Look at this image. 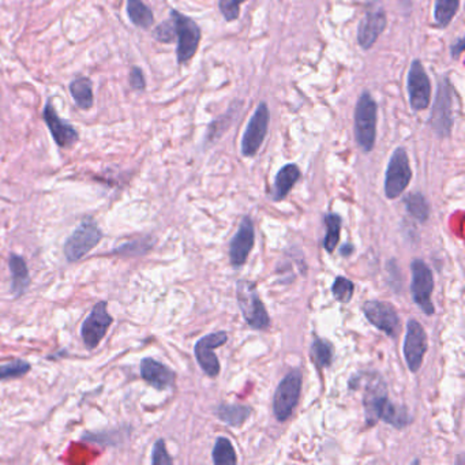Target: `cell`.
<instances>
[{
  "label": "cell",
  "mask_w": 465,
  "mask_h": 465,
  "mask_svg": "<svg viewBox=\"0 0 465 465\" xmlns=\"http://www.w3.org/2000/svg\"><path fill=\"white\" fill-rule=\"evenodd\" d=\"M112 324V317L107 311V302H98L89 317L83 321L81 334L88 349H95L107 334Z\"/></svg>",
  "instance_id": "cell-14"
},
{
  "label": "cell",
  "mask_w": 465,
  "mask_h": 465,
  "mask_svg": "<svg viewBox=\"0 0 465 465\" xmlns=\"http://www.w3.org/2000/svg\"><path fill=\"white\" fill-rule=\"evenodd\" d=\"M255 242V230L252 217H243L239 230L235 233L231 246H230V258L233 268H240L246 264Z\"/></svg>",
  "instance_id": "cell-17"
},
{
  "label": "cell",
  "mask_w": 465,
  "mask_h": 465,
  "mask_svg": "<svg viewBox=\"0 0 465 465\" xmlns=\"http://www.w3.org/2000/svg\"><path fill=\"white\" fill-rule=\"evenodd\" d=\"M409 105L413 111H425L431 102V82L423 63L415 59L411 63L407 78Z\"/></svg>",
  "instance_id": "cell-10"
},
{
  "label": "cell",
  "mask_w": 465,
  "mask_h": 465,
  "mask_svg": "<svg viewBox=\"0 0 465 465\" xmlns=\"http://www.w3.org/2000/svg\"><path fill=\"white\" fill-rule=\"evenodd\" d=\"M377 122H378V104L365 90L356 102L353 114V133L358 146L363 152H371L377 141Z\"/></svg>",
  "instance_id": "cell-1"
},
{
  "label": "cell",
  "mask_w": 465,
  "mask_h": 465,
  "mask_svg": "<svg viewBox=\"0 0 465 465\" xmlns=\"http://www.w3.org/2000/svg\"><path fill=\"white\" fill-rule=\"evenodd\" d=\"M388 16L384 8L368 10L358 26V42L363 49H371L379 39L382 32L387 29Z\"/></svg>",
  "instance_id": "cell-18"
},
{
  "label": "cell",
  "mask_w": 465,
  "mask_h": 465,
  "mask_svg": "<svg viewBox=\"0 0 465 465\" xmlns=\"http://www.w3.org/2000/svg\"><path fill=\"white\" fill-rule=\"evenodd\" d=\"M353 290H355L353 283L343 276H339L331 286V293L334 299L340 303H349L353 296Z\"/></svg>",
  "instance_id": "cell-32"
},
{
  "label": "cell",
  "mask_w": 465,
  "mask_h": 465,
  "mask_svg": "<svg viewBox=\"0 0 465 465\" xmlns=\"http://www.w3.org/2000/svg\"><path fill=\"white\" fill-rule=\"evenodd\" d=\"M381 419L390 426L396 428H404L411 423V416L408 413L407 408L394 406L390 400L385 404L381 412Z\"/></svg>",
  "instance_id": "cell-27"
},
{
  "label": "cell",
  "mask_w": 465,
  "mask_h": 465,
  "mask_svg": "<svg viewBox=\"0 0 465 465\" xmlns=\"http://www.w3.org/2000/svg\"><path fill=\"white\" fill-rule=\"evenodd\" d=\"M367 384L365 390V413L366 425L374 426L381 419V412L389 401L388 389L382 377L377 372L367 374Z\"/></svg>",
  "instance_id": "cell-12"
},
{
  "label": "cell",
  "mask_w": 465,
  "mask_h": 465,
  "mask_svg": "<svg viewBox=\"0 0 465 465\" xmlns=\"http://www.w3.org/2000/svg\"><path fill=\"white\" fill-rule=\"evenodd\" d=\"M247 0H218V8L225 22H233L240 16V7Z\"/></svg>",
  "instance_id": "cell-35"
},
{
  "label": "cell",
  "mask_w": 465,
  "mask_h": 465,
  "mask_svg": "<svg viewBox=\"0 0 465 465\" xmlns=\"http://www.w3.org/2000/svg\"><path fill=\"white\" fill-rule=\"evenodd\" d=\"M465 49V39L461 36V37H459L457 40H454L453 42H452V45H450V55H452V58L453 59H459L461 55H463V52H464Z\"/></svg>",
  "instance_id": "cell-38"
},
{
  "label": "cell",
  "mask_w": 465,
  "mask_h": 465,
  "mask_svg": "<svg viewBox=\"0 0 465 465\" xmlns=\"http://www.w3.org/2000/svg\"><path fill=\"white\" fill-rule=\"evenodd\" d=\"M216 413L220 420L228 426H243L252 415V408L239 404H221L216 409Z\"/></svg>",
  "instance_id": "cell-23"
},
{
  "label": "cell",
  "mask_w": 465,
  "mask_h": 465,
  "mask_svg": "<svg viewBox=\"0 0 465 465\" xmlns=\"http://www.w3.org/2000/svg\"><path fill=\"white\" fill-rule=\"evenodd\" d=\"M172 459L170 457L167 449H165V442L164 440H158L153 447V456H152V463L153 464H172Z\"/></svg>",
  "instance_id": "cell-36"
},
{
  "label": "cell",
  "mask_w": 465,
  "mask_h": 465,
  "mask_svg": "<svg viewBox=\"0 0 465 465\" xmlns=\"http://www.w3.org/2000/svg\"><path fill=\"white\" fill-rule=\"evenodd\" d=\"M311 360L318 368L329 367L333 362V346L329 341L315 337L311 344Z\"/></svg>",
  "instance_id": "cell-26"
},
{
  "label": "cell",
  "mask_w": 465,
  "mask_h": 465,
  "mask_svg": "<svg viewBox=\"0 0 465 465\" xmlns=\"http://www.w3.org/2000/svg\"><path fill=\"white\" fill-rule=\"evenodd\" d=\"M302 392V371L299 368L291 370L278 384L273 399V412L278 422L290 419L295 407L298 406Z\"/></svg>",
  "instance_id": "cell-5"
},
{
  "label": "cell",
  "mask_w": 465,
  "mask_h": 465,
  "mask_svg": "<svg viewBox=\"0 0 465 465\" xmlns=\"http://www.w3.org/2000/svg\"><path fill=\"white\" fill-rule=\"evenodd\" d=\"M130 86H131V89L138 90V92H142L146 88L143 71L139 67H133L130 71Z\"/></svg>",
  "instance_id": "cell-37"
},
{
  "label": "cell",
  "mask_w": 465,
  "mask_h": 465,
  "mask_svg": "<svg viewBox=\"0 0 465 465\" xmlns=\"http://www.w3.org/2000/svg\"><path fill=\"white\" fill-rule=\"evenodd\" d=\"M341 255H346V257H349L352 252H353V247L351 245H347V246H343L341 249Z\"/></svg>",
  "instance_id": "cell-39"
},
{
  "label": "cell",
  "mask_w": 465,
  "mask_h": 465,
  "mask_svg": "<svg viewBox=\"0 0 465 465\" xmlns=\"http://www.w3.org/2000/svg\"><path fill=\"white\" fill-rule=\"evenodd\" d=\"M242 102L237 104V107L240 105ZM237 107H236V102H233L232 107L228 110V112L223 117H218L213 120L208 129V141L213 142L216 139H218L220 136H223L225 133V130L232 124L233 119H235V115L237 114Z\"/></svg>",
  "instance_id": "cell-31"
},
{
  "label": "cell",
  "mask_w": 465,
  "mask_h": 465,
  "mask_svg": "<svg viewBox=\"0 0 465 465\" xmlns=\"http://www.w3.org/2000/svg\"><path fill=\"white\" fill-rule=\"evenodd\" d=\"M412 284L411 292L416 306L426 315H432L435 307L431 302V293L434 291V276L425 261L413 259L411 262Z\"/></svg>",
  "instance_id": "cell-8"
},
{
  "label": "cell",
  "mask_w": 465,
  "mask_h": 465,
  "mask_svg": "<svg viewBox=\"0 0 465 465\" xmlns=\"http://www.w3.org/2000/svg\"><path fill=\"white\" fill-rule=\"evenodd\" d=\"M456 92L447 77L438 81L437 96L432 104V111L428 117V124L440 138H447L453 129V98Z\"/></svg>",
  "instance_id": "cell-3"
},
{
  "label": "cell",
  "mask_w": 465,
  "mask_h": 465,
  "mask_svg": "<svg viewBox=\"0 0 465 465\" xmlns=\"http://www.w3.org/2000/svg\"><path fill=\"white\" fill-rule=\"evenodd\" d=\"M236 299L243 318L250 328L257 330L271 328V318L258 295L254 281L245 278L239 280L236 284Z\"/></svg>",
  "instance_id": "cell-2"
},
{
  "label": "cell",
  "mask_w": 465,
  "mask_h": 465,
  "mask_svg": "<svg viewBox=\"0 0 465 465\" xmlns=\"http://www.w3.org/2000/svg\"><path fill=\"white\" fill-rule=\"evenodd\" d=\"M70 93L79 110L89 111L93 107V82L88 77H77L70 83Z\"/></svg>",
  "instance_id": "cell-21"
},
{
  "label": "cell",
  "mask_w": 465,
  "mask_h": 465,
  "mask_svg": "<svg viewBox=\"0 0 465 465\" xmlns=\"http://www.w3.org/2000/svg\"><path fill=\"white\" fill-rule=\"evenodd\" d=\"M8 265H10L11 276H13L11 290H13L16 296H20L23 292L26 291V288L30 283L28 265H26V262L22 257L16 255V254L10 255Z\"/></svg>",
  "instance_id": "cell-22"
},
{
  "label": "cell",
  "mask_w": 465,
  "mask_h": 465,
  "mask_svg": "<svg viewBox=\"0 0 465 465\" xmlns=\"http://www.w3.org/2000/svg\"><path fill=\"white\" fill-rule=\"evenodd\" d=\"M228 341V334L225 331H216L211 333L201 340L196 341L195 344L194 353L196 358V362L202 371L216 378L220 372V362L214 353V349L220 348Z\"/></svg>",
  "instance_id": "cell-13"
},
{
  "label": "cell",
  "mask_w": 465,
  "mask_h": 465,
  "mask_svg": "<svg viewBox=\"0 0 465 465\" xmlns=\"http://www.w3.org/2000/svg\"><path fill=\"white\" fill-rule=\"evenodd\" d=\"M141 377L149 385L155 387L158 390H165L174 387V371L152 358H145L141 362Z\"/></svg>",
  "instance_id": "cell-19"
},
{
  "label": "cell",
  "mask_w": 465,
  "mask_h": 465,
  "mask_svg": "<svg viewBox=\"0 0 465 465\" xmlns=\"http://www.w3.org/2000/svg\"><path fill=\"white\" fill-rule=\"evenodd\" d=\"M171 20H174L177 41L176 58L177 63L182 66L194 58L202 37L201 28L193 18L179 13L177 10H171Z\"/></svg>",
  "instance_id": "cell-4"
},
{
  "label": "cell",
  "mask_w": 465,
  "mask_h": 465,
  "mask_svg": "<svg viewBox=\"0 0 465 465\" xmlns=\"http://www.w3.org/2000/svg\"><path fill=\"white\" fill-rule=\"evenodd\" d=\"M127 16L139 29H151L155 23L152 10L142 0H127Z\"/></svg>",
  "instance_id": "cell-24"
},
{
  "label": "cell",
  "mask_w": 465,
  "mask_h": 465,
  "mask_svg": "<svg viewBox=\"0 0 465 465\" xmlns=\"http://www.w3.org/2000/svg\"><path fill=\"white\" fill-rule=\"evenodd\" d=\"M460 8V0H435L434 20L438 28H447Z\"/></svg>",
  "instance_id": "cell-25"
},
{
  "label": "cell",
  "mask_w": 465,
  "mask_h": 465,
  "mask_svg": "<svg viewBox=\"0 0 465 465\" xmlns=\"http://www.w3.org/2000/svg\"><path fill=\"white\" fill-rule=\"evenodd\" d=\"M324 221L326 224V236L322 242V246L326 252H333L340 240V230L343 220L339 214L328 213L324 216Z\"/></svg>",
  "instance_id": "cell-29"
},
{
  "label": "cell",
  "mask_w": 465,
  "mask_h": 465,
  "mask_svg": "<svg viewBox=\"0 0 465 465\" xmlns=\"http://www.w3.org/2000/svg\"><path fill=\"white\" fill-rule=\"evenodd\" d=\"M404 204H406L408 213L411 214L412 217H415L420 223L427 221V218L430 216V205H428L425 195L422 193H412V194L407 195Z\"/></svg>",
  "instance_id": "cell-30"
},
{
  "label": "cell",
  "mask_w": 465,
  "mask_h": 465,
  "mask_svg": "<svg viewBox=\"0 0 465 465\" xmlns=\"http://www.w3.org/2000/svg\"><path fill=\"white\" fill-rule=\"evenodd\" d=\"M271 122V111L265 101H261L250 117L245 134L242 138V155L254 157L261 149L265 138L268 136Z\"/></svg>",
  "instance_id": "cell-7"
},
{
  "label": "cell",
  "mask_w": 465,
  "mask_h": 465,
  "mask_svg": "<svg viewBox=\"0 0 465 465\" xmlns=\"http://www.w3.org/2000/svg\"><path fill=\"white\" fill-rule=\"evenodd\" d=\"M30 371V363L26 360H13L10 363L0 366V381L3 379H11V378H20Z\"/></svg>",
  "instance_id": "cell-33"
},
{
  "label": "cell",
  "mask_w": 465,
  "mask_h": 465,
  "mask_svg": "<svg viewBox=\"0 0 465 465\" xmlns=\"http://www.w3.org/2000/svg\"><path fill=\"white\" fill-rule=\"evenodd\" d=\"M302 172L296 164H286L274 177V184L271 190V199L278 202L283 201L287 195L290 194L292 187L300 179Z\"/></svg>",
  "instance_id": "cell-20"
},
{
  "label": "cell",
  "mask_w": 465,
  "mask_h": 465,
  "mask_svg": "<svg viewBox=\"0 0 465 465\" xmlns=\"http://www.w3.org/2000/svg\"><path fill=\"white\" fill-rule=\"evenodd\" d=\"M152 36H153V39L155 41L163 42V44H171V42H174L175 40H176L174 20L170 18V20H164L160 25H157L155 29H153Z\"/></svg>",
  "instance_id": "cell-34"
},
{
  "label": "cell",
  "mask_w": 465,
  "mask_h": 465,
  "mask_svg": "<svg viewBox=\"0 0 465 465\" xmlns=\"http://www.w3.org/2000/svg\"><path fill=\"white\" fill-rule=\"evenodd\" d=\"M412 179L409 157L404 148H396L389 160L385 174V195L389 199H396L406 192Z\"/></svg>",
  "instance_id": "cell-6"
},
{
  "label": "cell",
  "mask_w": 465,
  "mask_h": 465,
  "mask_svg": "<svg viewBox=\"0 0 465 465\" xmlns=\"http://www.w3.org/2000/svg\"><path fill=\"white\" fill-rule=\"evenodd\" d=\"M363 312L372 326L382 330L392 339H397L401 324L397 311L390 303L370 300L363 305Z\"/></svg>",
  "instance_id": "cell-11"
},
{
  "label": "cell",
  "mask_w": 465,
  "mask_h": 465,
  "mask_svg": "<svg viewBox=\"0 0 465 465\" xmlns=\"http://www.w3.org/2000/svg\"><path fill=\"white\" fill-rule=\"evenodd\" d=\"M427 352V334L416 319H409L404 340V358L412 372L419 371Z\"/></svg>",
  "instance_id": "cell-15"
},
{
  "label": "cell",
  "mask_w": 465,
  "mask_h": 465,
  "mask_svg": "<svg viewBox=\"0 0 465 465\" xmlns=\"http://www.w3.org/2000/svg\"><path fill=\"white\" fill-rule=\"evenodd\" d=\"M101 235L102 233L95 221L85 220L81 223L77 230L71 233V236L64 243V255L67 261L76 262L90 250H93L101 240Z\"/></svg>",
  "instance_id": "cell-9"
},
{
  "label": "cell",
  "mask_w": 465,
  "mask_h": 465,
  "mask_svg": "<svg viewBox=\"0 0 465 465\" xmlns=\"http://www.w3.org/2000/svg\"><path fill=\"white\" fill-rule=\"evenodd\" d=\"M42 119L59 148H71L79 139V134L67 120L59 117L52 101H48L42 111Z\"/></svg>",
  "instance_id": "cell-16"
},
{
  "label": "cell",
  "mask_w": 465,
  "mask_h": 465,
  "mask_svg": "<svg viewBox=\"0 0 465 465\" xmlns=\"http://www.w3.org/2000/svg\"><path fill=\"white\" fill-rule=\"evenodd\" d=\"M212 460L217 465H235L236 452L233 449L232 444L225 437H218L214 444L213 452H212Z\"/></svg>",
  "instance_id": "cell-28"
}]
</instances>
